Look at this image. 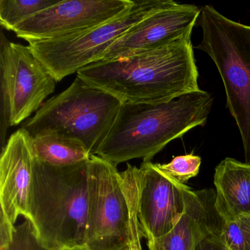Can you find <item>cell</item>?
Segmentation results:
<instances>
[{
    "mask_svg": "<svg viewBox=\"0 0 250 250\" xmlns=\"http://www.w3.org/2000/svg\"><path fill=\"white\" fill-rule=\"evenodd\" d=\"M88 161L53 166L35 158L28 214L40 241L50 250L85 247Z\"/></svg>",
    "mask_w": 250,
    "mask_h": 250,
    "instance_id": "3",
    "label": "cell"
},
{
    "mask_svg": "<svg viewBox=\"0 0 250 250\" xmlns=\"http://www.w3.org/2000/svg\"><path fill=\"white\" fill-rule=\"evenodd\" d=\"M134 3L133 0H60L12 31L29 43L55 40L111 21Z\"/></svg>",
    "mask_w": 250,
    "mask_h": 250,
    "instance_id": "9",
    "label": "cell"
},
{
    "mask_svg": "<svg viewBox=\"0 0 250 250\" xmlns=\"http://www.w3.org/2000/svg\"><path fill=\"white\" fill-rule=\"evenodd\" d=\"M121 103L77 77L60 94L48 99L21 128L33 138L57 134L81 142L91 156L107 135Z\"/></svg>",
    "mask_w": 250,
    "mask_h": 250,
    "instance_id": "5",
    "label": "cell"
},
{
    "mask_svg": "<svg viewBox=\"0 0 250 250\" xmlns=\"http://www.w3.org/2000/svg\"><path fill=\"white\" fill-rule=\"evenodd\" d=\"M88 250H130V208L121 172L96 155L88 162Z\"/></svg>",
    "mask_w": 250,
    "mask_h": 250,
    "instance_id": "8",
    "label": "cell"
},
{
    "mask_svg": "<svg viewBox=\"0 0 250 250\" xmlns=\"http://www.w3.org/2000/svg\"><path fill=\"white\" fill-rule=\"evenodd\" d=\"M196 25L201 28L202 39L194 48L207 54L217 68L245 163L250 165V26L229 20L210 5L200 8Z\"/></svg>",
    "mask_w": 250,
    "mask_h": 250,
    "instance_id": "4",
    "label": "cell"
},
{
    "mask_svg": "<svg viewBox=\"0 0 250 250\" xmlns=\"http://www.w3.org/2000/svg\"><path fill=\"white\" fill-rule=\"evenodd\" d=\"M172 0H135L122 15L107 22L55 40L29 43L35 56L57 83L99 62L118 39L153 13L172 5Z\"/></svg>",
    "mask_w": 250,
    "mask_h": 250,
    "instance_id": "6",
    "label": "cell"
},
{
    "mask_svg": "<svg viewBox=\"0 0 250 250\" xmlns=\"http://www.w3.org/2000/svg\"><path fill=\"white\" fill-rule=\"evenodd\" d=\"M15 225L10 223L5 216L0 213V248L5 247L12 239Z\"/></svg>",
    "mask_w": 250,
    "mask_h": 250,
    "instance_id": "20",
    "label": "cell"
},
{
    "mask_svg": "<svg viewBox=\"0 0 250 250\" xmlns=\"http://www.w3.org/2000/svg\"><path fill=\"white\" fill-rule=\"evenodd\" d=\"M194 250H229L222 244L219 235H211L199 243Z\"/></svg>",
    "mask_w": 250,
    "mask_h": 250,
    "instance_id": "21",
    "label": "cell"
},
{
    "mask_svg": "<svg viewBox=\"0 0 250 250\" xmlns=\"http://www.w3.org/2000/svg\"><path fill=\"white\" fill-rule=\"evenodd\" d=\"M137 210L142 235L147 241L172 230L185 211L188 187L162 172L156 164L137 167Z\"/></svg>",
    "mask_w": 250,
    "mask_h": 250,
    "instance_id": "10",
    "label": "cell"
},
{
    "mask_svg": "<svg viewBox=\"0 0 250 250\" xmlns=\"http://www.w3.org/2000/svg\"><path fill=\"white\" fill-rule=\"evenodd\" d=\"M191 33L153 50L99 61L77 77L122 104H159L200 90Z\"/></svg>",
    "mask_w": 250,
    "mask_h": 250,
    "instance_id": "1",
    "label": "cell"
},
{
    "mask_svg": "<svg viewBox=\"0 0 250 250\" xmlns=\"http://www.w3.org/2000/svg\"><path fill=\"white\" fill-rule=\"evenodd\" d=\"M225 221L216 208V191H186L184 214L166 235L147 241L148 250H194L200 241L220 235Z\"/></svg>",
    "mask_w": 250,
    "mask_h": 250,
    "instance_id": "13",
    "label": "cell"
},
{
    "mask_svg": "<svg viewBox=\"0 0 250 250\" xmlns=\"http://www.w3.org/2000/svg\"><path fill=\"white\" fill-rule=\"evenodd\" d=\"M36 159L53 166H69L90 160V153L78 140L57 134L33 138Z\"/></svg>",
    "mask_w": 250,
    "mask_h": 250,
    "instance_id": "15",
    "label": "cell"
},
{
    "mask_svg": "<svg viewBox=\"0 0 250 250\" xmlns=\"http://www.w3.org/2000/svg\"><path fill=\"white\" fill-rule=\"evenodd\" d=\"M34 164L33 137L21 128L9 137L0 158V213L13 225L19 216L27 217Z\"/></svg>",
    "mask_w": 250,
    "mask_h": 250,
    "instance_id": "12",
    "label": "cell"
},
{
    "mask_svg": "<svg viewBox=\"0 0 250 250\" xmlns=\"http://www.w3.org/2000/svg\"><path fill=\"white\" fill-rule=\"evenodd\" d=\"M56 80L35 56L30 46L0 39L1 143L6 146L7 131L28 119L55 91Z\"/></svg>",
    "mask_w": 250,
    "mask_h": 250,
    "instance_id": "7",
    "label": "cell"
},
{
    "mask_svg": "<svg viewBox=\"0 0 250 250\" xmlns=\"http://www.w3.org/2000/svg\"><path fill=\"white\" fill-rule=\"evenodd\" d=\"M0 250H50L38 237L36 229L30 219L16 226L12 239Z\"/></svg>",
    "mask_w": 250,
    "mask_h": 250,
    "instance_id": "19",
    "label": "cell"
},
{
    "mask_svg": "<svg viewBox=\"0 0 250 250\" xmlns=\"http://www.w3.org/2000/svg\"><path fill=\"white\" fill-rule=\"evenodd\" d=\"M203 90L159 104H122L96 156L117 165L134 159L150 162L168 143L207 122L213 105Z\"/></svg>",
    "mask_w": 250,
    "mask_h": 250,
    "instance_id": "2",
    "label": "cell"
},
{
    "mask_svg": "<svg viewBox=\"0 0 250 250\" xmlns=\"http://www.w3.org/2000/svg\"><path fill=\"white\" fill-rule=\"evenodd\" d=\"M219 238L229 250H250V215L225 221Z\"/></svg>",
    "mask_w": 250,
    "mask_h": 250,
    "instance_id": "17",
    "label": "cell"
},
{
    "mask_svg": "<svg viewBox=\"0 0 250 250\" xmlns=\"http://www.w3.org/2000/svg\"><path fill=\"white\" fill-rule=\"evenodd\" d=\"M88 250L86 248H82V249H78V250Z\"/></svg>",
    "mask_w": 250,
    "mask_h": 250,
    "instance_id": "22",
    "label": "cell"
},
{
    "mask_svg": "<svg viewBox=\"0 0 250 250\" xmlns=\"http://www.w3.org/2000/svg\"></svg>",
    "mask_w": 250,
    "mask_h": 250,
    "instance_id": "23",
    "label": "cell"
},
{
    "mask_svg": "<svg viewBox=\"0 0 250 250\" xmlns=\"http://www.w3.org/2000/svg\"><path fill=\"white\" fill-rule=\"evenodd\" d=\"M60 0H0V24L12 31L20 23L56 5Z\"/></svg>",
    "mask_w": 250,
    "mask_h": 250,
    "instance_id": "16",
    "label": "cell"
},
{
    "mask_svg": "<svg viewBox=\"0 0 250 250\" xmlns=\"http://www.w3.org/2000/svg\"><path fill=\"white\" fill-rule=\"evenodd\" d=\"M202 159L193 154L175 156L167 164H156L158 167L169 176L184 184L190 178L197 176Z\"/></svg>",
    "mask_w": 250,
    "mask_h": 250,
    "instance_id": "18",
    "label": "cell"
},
{
    "mask_svg": "<svg viewBox=\"0 0 250 250\" xmlns=\"http://www.w3.org/2000/svg\"><path fill=\"white\" fill-rule=\"evenodd\" d=\"M216 208L225 221L250 215V165L232 158L215 169Z\"/></svg>",
    "mask_w": 250,
    "mask_h": 250,
    "instance_id": "14",
    "label": "cell"
},
{
    "mask_svg": "<svg viewBox=\"0 0 250 250\" xmlns=\"http://www.w3.org/2000/svg\"><path fill=\"white\" fill-rule=\"evenodd\" d=\"M200 8L175 2L153 13L112 43L99 61L134 56L166 46L192 33Z\"/></svg>",
    "mask_w": 250,
    "mask_h": 250,
    "instance_id": "11",
    "label": "cell"
}]
</instances>
